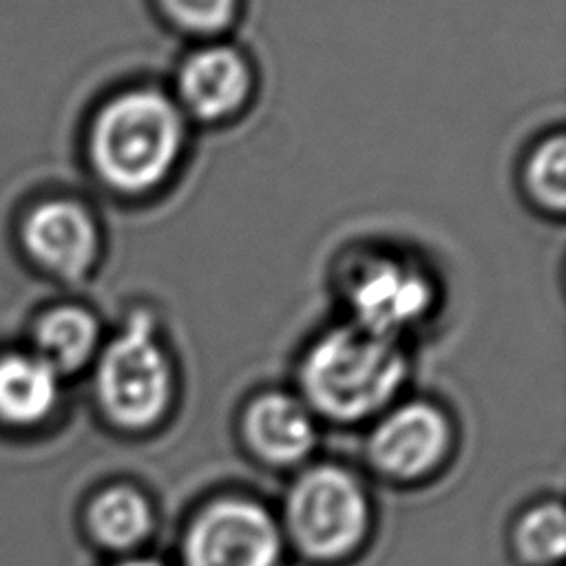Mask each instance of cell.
I'll list each match as a JSON object with an SVG mask.
<instances>
[{
	"label": "cell",
	"mask_w": 566,
	"mask_h": 566,
	"mask_svg": "<svg viewBox=\"0 0 566 566\" xmlns=\"http://www.w3.org/2000/svg\"><path fill=\"white\" fill-rule=\"evenodd\" d=\"M179 106L157 88L115 95L91 128V159L115 190L146 192L175 168L184 146Z\"/></svg>",
	"instance_id": "1"
},
{
	"label": "cell",
	"mask_w": 566,
	"mask_h": 566,
	"mask_svg": "<svg viewBox=\"0 0 566 566\" xmlns=\"http://www.w3.org/2000/svg\"><path fill=\"white\" fill-rule=\"evenodd\" d=\"M405 378V356L389 336L360 325L325 332L301 363V387L310 405L340 422L380 409Z\"/></svg>",
	"instance_id": "2"
},
{
	"label": "cell",
	"mask_w": 566,
	"mask_h": 566,
	"mask_svg": "<svg viewBox=\"0 0 566 566\" xmlns=\"http://www.w3.org/2000/svg\"><path fill=\"white\" fill-rule=\"evenodd\" d=\"M170 365L146 314L130 318L97 363L95 391L104 413L124 429L157 422L170 400Z\"/></svg>",
	"instance_id": "3"
},
{
	"label": "cell",
	"mask_w": 566,
	"mask_h": 566,
	"mask_svg": "<svg viewBox=\"0 0 566 566\" xmlns=\"http://www.w3.org/2000/svg\"><path fill=\"white\" fill-rule=\"evenodd\" d=\"M285 522L305 555L334 559L360 544L369 506L360 484L345 469L323 464L307 469L290 486Z\"/></svg>",
	"instance_id": "4"
},
{
	"label": "cell",
	"mask_w": 566,
	"mask_h": 566,
	"mask_svg": "<svg viewBox=\"0 0 566 566\" xmlns=\"http://www.w3.org/2000/svg\"><path fill=\"white\" fill-rule=\"evenodd\" d=\"M281 533L256 502L223 497L208 504L184 539L186 566H276Z\"/></svg>",
	"instance_id": "5"
},
{
	"label": "cell",
	"mask_w": 566,
	"mask_h": 566,
	"mask_svg": "<svg viewBox=\"0 0 566 566\" xmlns=\"http://www.w3.org/2000/svg\"><path fill=\"white\" fill-rule=\"evenodd\" d=\"M347 298L354 323L394 338L418 323L433 303L427 274L398 256H369L352 272Z\"/></svg>",
	"instance_id": "6"
},
{
	"label": "cell",
	"mask_w": 566,
	"mask_h": 566,
	"mask_svg": "<svg viewBox=\"0 0 566 566\" xmlns=\"http://www.w3.org/2000/svg\"><path fill=\"white\" fill-rule=\"evenodd\" d=\"M447 442L444 416L433 405L409 402L378 422L369 438V458L385 475L413 480L438 464Z\"/></svg>",
	"instance_id": "7"
},
{
	"label": "cell",
	"mask_w": 566,
	"mask_h": 566,
	"mask_svg": "<svg viewBox=\"0 0 566 566\" xmlns=\"http://www.w3.org/2000/svg\"><path fill=\"white\" fill-rule=\"evenodd\" d=\"M24 245L33 261L62 279H80L97 256V228L75 201L51 199L24 221Z\"/></svg>",
	"instance_id": "8"
},
{
	"label": "cell",
	"mask_w": 566,
	"mask_h": 566,
	"mask_svg": "<svg viewBox=\"0 0 566 566\" xmlns=\"http://www.w3.org/2000/svg\"><path fill=\"white\" fill-rule=\"evenodd\" d=\"M252 86L245 57L226 44H210L188 55L177 75L181 106L203 122L226 119L237 113Z\"/></svg>",
	"instance_id": "9"
},
{
	"label": "cell",
	"mask_w": 566,
	"mask_h": 566,
	"mask_svg": "<svg viewBox=\"0 0 566 566\" xmlns=\"http://www.w3.org/2000/svg\"><path fill=\"white\" fill-rule=\"evenodd\" d=\"M243 431L250 449L265 462L292 464L303 460L316 440L305 407L285 394H263L245 411Z\"/></svg>",
	"instance_id": "10"
},
{
	"label": "cell",
	"mask_w": 566,
	"mask_h": 566,
	"mask_svg": "<svg viewBox=\"0 0 566 566\" xmlns=\"http://www.w3.org/2000/svg\"><path fill=\"white\" fill-rule=\"evenodd\" d=\"M60 374L38 354L0 356V422L33 427L55 407Z\"/></svg>",
	"instance_id": "11"
},
{
	"label": "cell",
	"mask_w": 566,
	"mask_h": 566,
	"mask_svg": "<svg viewBox=\"0 0 566 566\" xmlns=\"http://www.w3.org/2000/svg\"><path fill=\"white\" fill-rule=\"evenodd\" d=\"M35 352L57 374L82 367L97 345L95 318L75 305L46 312L35 325Z\"/></svg>",
	"instance_id": "12"
},
{
	"label": "cell",
	"mask_w": 566,
	"mask_h": 566,
	"mask_svg": "<svg viewBox=\"0 0 566 566\" xmlns=\"http://www.w3.org/2000/svg\"><path fill=\"white\" fill-rule=\"evenodd\" d=\"M86 524L102 546L126 551L148 535L153 515L142 493L130 486H111L91 502Z\"/></svg>",
	"instance_id": "13"
},
{
	"label": "cell",
	"mask_w": 566,
	"mask_h": 566,
	"mask_svg": "<svg viewBox=\"0 0 566 566\" xmlns=\"http://www.w3.org/2000/svg\"><path fill=\"white\" fill-rule=\"evenodd\" d=\"M515 548L537 566L555 564L566 548V520L559 504H539L531 509L515 528Z\"/></svg>",
	"instance_id": "14"
},
{
	"label": "cell",
	"mask_w": 566,
	"mask_h": 566,
	"mask_svg": "<svg viewBox=\"0 0 566 566\" xmlns=\"http://www.w3.org/2000/svg\"><path fill=\"white\" fill-rule=\"evenodd\" d=\"M526 186L537 203L555 212L566 203V142L564 135L544 139L526 164Z\"/></svg>",
	"instance_id": "15"
},
{
	"label": "cell",
	"mask_w": 566,
	"mask_h": 566,
	"mask_svg": "<svg viewBox=\"0 0 566 566\" xmlns=\"http://www.w3.org/2000/svg\"><path fill=\"white\" fill-rule=\"evenodd\" d=\"M164 11L186 31L219 33L237 11V0H159Z\"/></svg>",
	"instance_id": "16"
},
{
	"label": "cell",
	"mask_w": 566,
	"mask_h": 566,
	"mask_svg": "<svg viewBox=\"0 0 566 566\" xmlns=\"http://www.w3.org/2000/svg\"><path fill=\"white\" fill-rule=\"evenodd\" d=\"M117 566H161L159 562H153V559H126Z\"/></svg>",
	"instance_id": "17"
}]
</instances>
